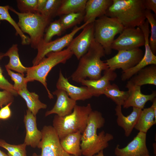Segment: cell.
I'll use <instances>...</instances> for the list:
<instances>
[{
	"label": "cell",
	"instance_id": "1",
	"mask_svg": "<svg viewBox=\"0 0 156 156\" xmlns=\"http://www.w3.org/2000/svg\"><path fill=\"white\" fill-rule=\"evenodd\" d=\"M105 122V119L100 112L92 110L89 114L81 138L80 147L83 156H93L107 148L109 142L114 139L112 134L104 131L97 134V129L103 127Z\"/></svg>",
	"mask_w": 156,
	"mask_h": 156
},
{
	"label": "cell",
	"instance_id": "2",
	"mask_svg": "<svg viewBox=\"0 0 156 156\" xmlns=\"http://www.w3.org/2000/svg\"><path fill=\"white\" fill-rule=\"evenodd\" d=\"M105 55L103 47L94 38L87 52L79 60L77 67L71 76L72 80L80 83L87 77L92 80L100 78L102 71L108 68L106 62L101 60Z\"/></svg>",
	"mask_w": 156,
	"mask_h": 156
},
{
	"label": "cell",
	"instance_id": "3",
	"mask_svg": "<svg viewBox=\"0 0 156 156\" xmlns=\"http://www.w3.org/2000/svg\"><path fill=\"white\" fill-rule=\"evenodd\" d=\"M144 0H113L105 15L116 18L125 27H139L146 20Z\"/></svg>",
	"mask_w": 156,
	"mask_h": 156
},
{
	"label": "cell",
	"instance_id": "4",
	"mask_svg": "<svg viewBox=\"0 0 156 156\" xmlns=\"http://www.w3.org/2000/svg\"><path fill=\"white\" fill-rule=\"evenodd\" d=\"M70 114L63 117L55 115L53 127L60 139L67 135L79 131L81 134L87 125L89 114L92 111L91 104L86 106L76 105Z\"/></svg>",
	"mask_w": 156,
	"mask_h": 156
},
{
	"label": "cell",
	"instance_id": "5",
	"mask_svg": "<svg viewBox=\"0 0 156 156\" xmlns=\"http://www.w3.org/2000/svg\"><path fill=\"white\" fill-rule=\"evenodd\" d=\"M73 55L67 48L60 51L49 53L46 55L47 57L43 58L37 65L27 67L25 77L27 81H39L45 88L49 98L53 99V94L48 88L47 76L54 67L60 63L65 64Z\"/></svg>",
	"mask_w": 156,
	"mask_h": 156
},
{
	"label": "cell",
	"instance_id": "6",
	"mask_svg": "<svg viewBox=\"0 0 156 156\" xmlns=\"http://www.w3.org/2000/svg\"><path fill=\"white\" fill-rule=\"evenodd\" d=\"M9 10L18 16L17 24L22 31L29 36L31 47L37 49L51 20L38 12L22 13L10 7Z\"/></svg>",
	"mask_w": 156,
	"mask_h": 156
},
{
	"label": "cell",
	"instance_id": "7",
	"mask_svg": "<svg viewBox=\"0 0 156 156\" xmlns=\"http://www.w3.org/2000/svg\"><path fill=\"white\" fill-rule=\"evenodd\" d=\"M94 23L95 41L103 47L105 54H110L115 36L120 34L124 27L116 18L106 15L99 18Z\"/></svg>",
	"mask_w": 156,
	"mask_h": 156
},
{
	"label": "cell",
	"instance_id": "8",
	"mask_svg": "<svg viewBox=\"0 0 156 156\" xmlns=\"http://www.w3.org/2000/svg\"><path fill=\"white\" fill-rule=\"evenodd\" d=\"M90 23L87 22L80 26H76L70 33L53 41L46 42L43 39L37 48V53L32 61L33 66L37 65L49 53L61 51L68 46L76 34Z\"/></svg>",
	"mask_w": 156,
	"mask_h": 156
},
{
	"label": "cell",
	"instance_id": "9",
	"mask_svg": "<svg viewBox=\"0 0 156 156\" xmlns=\"http://www.w3.org/2000/svg\"><path fill=\"white\" fill-rule=\"evenodd\" d=\"M41 131L42 138L38 147L41 149L40 156H75L68 154L63 149L53 126L45 125Z\"/></svg>",
	"mask_w": 156,
	"mask_h": 156
},
{
	"label": "cell",
	"instance_id": "10",
	"mask_svg": "<svg viewBox=\"0 0 156 156\" xmlns=\"http://www.w3.org/2000/svg\"><path fill=\"white\" fill-rule=\"evenodd\" d=\"M145 38L139 27H125L118 37L114 40L112 49L117 51L130 50L144 46Z\"/></svg>",
	"mask_w": 156,
	"mask_h": 156
},
{
	"label": "cell",
	"instance_id": "11",
	"mask_svg": "<svg viewBox=\"0 0 156 156\" xmlns=\"http://www.w3.org/2000/svg\"><path fill=\"white\" fill-rule=\"evenodd\" d=\"M118 51L116 55L105 62L108 68L114 71L121 69L123 72L133 67L141 60L144 55L140 48Z\"/></svg>",
	"mask_w": 156,
	"mask_h": 156
},
{
	"label": "cell",
	"instance_id": "12",
	"mask_svg": "<svg viewBox=\"0 0 156 156\" xmlns=\"http://www.w3.org/2000/svg\"><path fill=\"white\" fill-rule=\"evenodd\" d=\"M83 29L67 47L78 60L87 52L94 38V22L88 24Z\"/></svg>",
	"mask_w": 156,
	"mask_h": 156
},
{
	"label": "cell",
	"instance_id": "13",
	"mask_svg": "<svg viewBox=\"0 0 156 156\" xmlns=\"http://www.w3.org/2000/svg\"><path fill=\"white\" fill-rule=\"evenodd\" d=\"M146 133L139 131L125 147L120 148L118 144L114 150L116 156H142L149 155L146 144Z\"/></svg>",
	"mask_w": 156,
	"mask_h": 156
},
{
	"label": "cell",
	"instance_id": "14",
	"mask_svg": "<svg viewBox=\"0 0 156 156\" xmlns=\"http://www.w3.org/2000/svg\"><path fill=\"white\" fill-rule=\"evenodd\" d=\"M126 87L128 89L129 94L123 105L124 108L133 107L142 109L147 102L152 101L156 98L155 91L149 94H144L141 92V86L134 84L129 80L127 81Z\"/></svg>",
	"mask_w": 156,
	"mask_h": 156
},
{
	"label": "cell",
	"instance_id": "15",
	"mask_svg": "<svg viewBox=\"0 0 156 156\" xmlns=\"http://www.w3.org/2000/svg\"><path fill=\"white\" fill-rule=\"evenodd\" d=\"M57 98L56 101L53 108L47 111L45 116L52 114L63 117L71 113L76 105V101L68 97L66 93L64 90L57 89L53 92Z\"/></svg>",
	"mask_w": 156,
	"mask_h": 156
},
{
	"label": "cell",
	"instance_id": "16",
	"mask_svg": "<svg viewBox=\"0 0 156 156\" xmlns=\"http://www.w3.org/2000/svg\"><path fill=\"white\" fill-rule=\"evenodd\" d=\"M117 75L114 71L108 68L104 70L103 75L96 80L84 79L80 83L86 86L93 96H99L103 94L111 84L110 81L115 80Z\"/></svg>",
	"mask_w": 156,
	"mask_h": 156
},
{
	"label": "cell",
	"instance_id": "17",
	"mask_svg": "<svg viewBox=\"0 0 156 156\" xmlns=\"http://www.w3.org/2000/svg\"><path fill=\"white\" fill-rule=\"evenodd\" d=\"M56 86L57 89L64 90L70 98L76 101H84L93 96L86 86L79 87L70 84L68 79L64 77L61 70L60 71Z\"/></svg>",
	"mask_w": 156,
	"mask_h": 156
},
{
	"label": "cell",
	"instance_id": "18",
	"mask_svg": "<svg viewBox=\"0 0 156 156\" xmlns=\"http://www.w3.org/2000/svg\"><path fill=\"white\" fill-rule=\"evenodd\" d=\"M24 122L26 130L24 143L27 146L38 147L42 138V133L37 128L36 116L27 109L24 116Z\"/></svg>",
	"mask_w": 156,
	"mask_h": 156
},
{
	"label": "cell",
	"instance_id": "19",
	"mask_svg": "<svg viewBox=\"0 0 156 156\" xmlns=\"http://www.w3.org/2000/svg\"><path fill=\"white\" fill-rule=\"evenodd\" d=\"M145 38V52L141 60L133 67L122 72L121 76V80L125 81L129 80L135 75L139 70L145 67L151 65H156V56L152 52L149 46V34H144Z\"/></svg>",
	"mask_w": 156,
	"mask_h": 156
},
{
	"label": "cell",
	"instance_id": "20",
	"mask_svg": "<svg viewBox=\"0 0 156 156\" xmlns=\"http://www.w3.org/2000/svg\"><path fill=\"white\" fill-rule=\"evenodd\" d=\"M113 0H88L86 2L84 17L85 23L94 22L97 17L105 15Z\"/></svg>",
	"mask_w": 156,
	"mask_h": 156
},
{
	"label": "cell",
	"instance_id": "21",
	"mask_svg": "<svg viewBox=\"0 0 156 156\" xmlns=\"http://www.w3.org/2000/svg\"><path fill=\"white\" fill-rule=\"evenodd\" d=\"M133 108L132 112L126 116L122 113L121 106L117 105L115 108L117 124L123 129L126 137H129L132 133L142 110L136 107Z\"/></svg>",
	"mask_w": 156,
	"mask_h": 156
},
{
	"label": "cell",
	"instance_id": "22",
	"mask_svg": "<svg viewBox=\"0 0 156 156\" xmlns=\"http://www.w3.org/2000/svg\"><path fill=\"white\" fill-rule=\"evenodd\" d=\"M82 134L79 131L69 133L60 139L63 149L68 154L75 156L82 155L80 141Z\"/></svg>",
	"mask_w": 156,
	"mask_h": 156
},
{
	"label": "cell",
	"instance_id": "23",
	"mask_svg": "<svg viewBox=\"0 0 156 156\" xmlns=\"http://www.w3.org/2000/svg\"><path fill=\"white\" fill-rule=\"evenodd\" d=\"M129 81L135 85H156V65L148 66L139 70Z\"/></svg>",
	"mask_w": 156,
	"mask_h": 156
},
{
	"label": "cell",
	"instance_id": "24",
	"mask_svg": "<svg viewBox=\"0 0 156 156\" xmlns=\"http://www.w3.org/2000/svg\"><path fill=\"white\" fill-rule=\"evenodd\" d=\"M156 123V116L151 106L144 108L142 110L134 128L146 133L148 130Z\"/></svg>",
	"mask_w": 156,
	"mask_h": 156
},
{
	"label": "cell",
	"instance_id": "25",
	"mask_svg": "<svg viewBox=\"0 0 156 156\" xmlns=\"http://www.w3.org/2000/svg\"><path fill=\"white\" fill-rule=\"evenodd\" d=\"M17 92L18 94L25 100L28 109L34 116H36L40 109L47 108V105L40 101L39 96L35 92H30L27 89L20 90Z\"/></svg>",
	"mask_w": 156,
	"mask_h": 156
},
{
	"label": "cell",
	"instance_id": "26",
	"mask_svg": "<svg viewBox=\"0 0 156 156\" xmlns=\"http://www.w3.org/2000/svg\"><path fill=\"white\" fill-rule=\"evenodd\" d=\"M18 44H13L8 51L4 53V56L9 58L8 63L6 65V69L15 71L19 73L24 74L27 70V67L24 66L20 60L18 53Z\"/></svg>",
	"mask_w": 156,
	"mask_h": 156
},
{
	"label": "cell",
	"instance_id": "27",
	"mask_svg": "<svg viewBox=\"0 0 156 156\" xmlns=\"http://www.w3.org/2000/svg\"><path fill=\"white\" fill-rule=\"evenodd\" d=\"M87 0H62L56 16L85 12Z\"/></svg>",
	"mask_w": 156,
	"mask_h": 156
},
{
	"label": "cell",
	"instance_id": "28",
	"mask_svg": "<svg viewBox=\"0 0 156 156\" xmlns=\"http://www.w3.org/2000/svg\"><path fill=\"white\" fill-rule=\"evenodd\" d=\"M10 6L8 5L0 6V24L1 21L5 20L8 22L14 27L16 31V35H19L23 45L30 44L29 38L25 35L21 30L17 23L12 18L9 12Z\"/></svg>",
	"mask_w": 156,
	"mask_h": 156
},
{
	"label": "cell",
	"instance_id": "29",
	"mask_svg": "<svg viewBox=\"0 0 156 156\" xmlns=\"http://www.w3.org/2000/svg\"><path fill=\"white\" fill-rule=\"evenodd\" d=\"M106 97L112 100L117 105L123 106L129 96L128 91L120 90L118 86L113 83L110 84L103 93Z\"/></svg>",
	"mask_w": 156,
	"mask_h": 156
},
{
	"label": "cell",
	"instance_id": "30",
	"mask_svg": "<svg viewBox=\"0 0 156 156\" xmlns=\"http://www.w3.org/2000/svg\"><path fill=\"white\" fill-rule=\"evenodd\" d=\"M85 12L71 13L61 16L59 19L64 30L81 23L83 20Z\"/></svg>",
	"mask_w": 156,
	"mask_h": 156
},
{
	"label": "cell",
	"instance_id": "31",
	"mask_svg": "<svg viewBox=\"0 0 156 156\" xmlns=\"http://www.w3.org/2000/svg\"><path fill=\"white\" fill-rule=\"evenodd\" d=\"M145 17L151 25V36L149 38V46L153 53L155 54L156 51V20L154 14L148 10H146Z\"/></svg>",
	"mask_w": 156,
	"mask_h": 156
},
{
	"label": "cell",
	"instance_id": "32",
	"mask_svg": "<svg viewBox=\"0 0 156 156\" xmlns=\"http://www.w3.org/2000/svg\"><path fill=\"white\" fill-rule=\"evenodd\" d=\"M26 145L24 143L18 145L9 144L4 140L0 139V147L8 151V156H27L26 149Z\"/></svg>",
	"mask_w": 156,
	"mask_h": 156
},
{
	"label": "cell",
	"instance_id": "33",
	"mask_svg": "<svg viewBox=\"0 0 156 156\" xmlns=\"http://www.w3.org/2000/svg\"><path fill=\"white\" fill-rule=\"evenodd\" d=\"M62 0H47L40 14L50 19L55 16Z\"/></svg>",
	"mask_w": 156,
	"mask_h": 156
},
{
	"label": "cell",
	"instance_id": "34",
	"mask_svg": "<svg viewBox=\"0 0 156 156\" xmlns=\"http://www.w3.org/2000/svg\"><path fill=\"white\" fill-rule=\"evenodd\" d=\"M64 30L59 19L50 23L46 29L43 40L45 42H49L54 36L60 35Z\"/></svg>",
	"mask_w": 156,
	"mask_h": 156
},
{
	"label": "cell",
	"instance_id": "35",
	"mask_svg": "<svg viewBox=\"0 0 156 156\" xmlns=\"http://www.w3.org/2000/svg\"><path fill=\"white\" fill-rule=\"evenodd\" d=\"M8 74L14 82V89L17 92L27 89V84L28 82L24 74L15 73L11 70L6 69Z\"/></svg>",
	"mask_w": 156,
	"mask_h": 156
},
{
	"label": "cell",
	"instance_id": "36",
	"mask_svg": "<svg viewBox=\"0 0 156 156\" xmlns=\"http://www.w3.org/2000/svg\"><path fill=\"white\" fill-rule=\"evenodd\" d=\"M16 2L20 12L22 13L37 12L38 0H18Z\"/></svg>",
	"mask_w": 156,
	"mask_h": 156
},
{
	"label": "cell",
	"instance_id": "37",
	"mask_svg": "<svg viewBox=\"0 0 156 156\" xmlns=\"http://www.w3.org/2000/svg\"><path fill=\"white\" fill-rule=\"evenodd\" d=\"M4 57V53L0 52V61ZM0 89L10 92L14 96H17L18 95L17 92L14 89L13 85L10 83L4 76L0 65Z\"/></svg>",
	"mask_w": 156,
	"mask_h": 156
},
{
	"label": "cell",
	"instance_id": "38",
	"mask_svg": "<svg viewBox=\"0 0 156 156\" xmlns=\"http://www.w3.org/2000/svg\"><path fill=\"white\" fill-rule=\"evenodd\" d=\"M14 96L11 93L6 90L0 91V108L3 105H6L12 103L14 100Z\"/></svg>",
	"mask_w": 156,
	"mask_h": 156
},
{
	"label": "cell",
	"instance_id": "39",
	"mask_svg": "<svg viewBox=\"0 0 156 156\" xmlns=\"http://www.w3.org/2000/svg\"><path fill=\"white\" fill-rule=\"evenodd\" d=\"M12 103H8L0 110V119L6 120L8 119L11 116V112L10 106Z\"/></svg>",
	"mask_w": 156,
	"mask_h": 156
},
{
	"label": "cell",
	"instance_id": "40",
	"mask_svg": "<svg viewBox=\"0 0 156 156\" xmlns=\"http://www.w3.org/2000/svg\"><path fill=\"white\" fill-rule=\"evenodd\" d=\"M144 5L146 10L152 11L156 14V0H144Z\"/></svg>",
	"mask_w": 156,
	"mask_h": 156
},
{
	"label": "cell",
	"instance_id": "41",
	"mask_svg": "<svg viewBox=\"0 0 156 156\" xmlns=\"http://www.w3.org/2000/svg\"><path fill=\"white\" fill-rule=\"evenodd\" d=\"M47 0H38L37 3V12L40 13L44 7Z\"/></svg>",
	"mask_w": 156,
	"mask_h": 156
},
{
	"label": "cell",
	"instance_id": "42",
	"mask_svg": "<svg viewBox=\"0 0 156 156\" xmlns=\"http://www.w3.org/2000/svg\"><path fill=\"white\" fill-rule=\"evenodd\" d=\"M93 156H104L103 153V151H101L98 153L94 155Z\"/></svg>",
	"mask_w": 156,
	"mask_h": 156
},
{
	"label": "cell",
	"instance_id": "43",
	"mask_svg": "<svg viewBox=\"0 0 156 156\" xmlns=\"http://www.w3.org/2000/svg\"><path fill=\"white\" fill-rule=\"evenodd\" d=\"M0 156H8V155L6 154L4 152L1 151L0 149Z\"/></svg>",
	"mask_w": 156,
	"mask_h": 156
},
{
	"label": "cell",
	"instance_id": "44",
	"mask_svg": "<svg viewBox=\"0 0 156 156\" xmlns=\"http://www.w3.org/2000/svg\"><path fill=\"white\" fill-rule=\"evenodd\" d=\"M32 156H40V155H38L36 153H34Z\"/></svg>",
	"mask_w": 156,
	"mask_h": 156
},
{
	"label": "cell",
	"instance_id": "45",
	"mask_svg": "<svg viewBox=\"0 0 156 156\" xmlns=\"http://www.w3.org/2000/svg\"><path fill=\"white\" fill-rule=\"evenodd\" d=\"M156 156V155H154V156H151V155H144V156Z\"/></svg>",
	"mask_w": 156,
	"mask_h": 156
}]
</instances>
